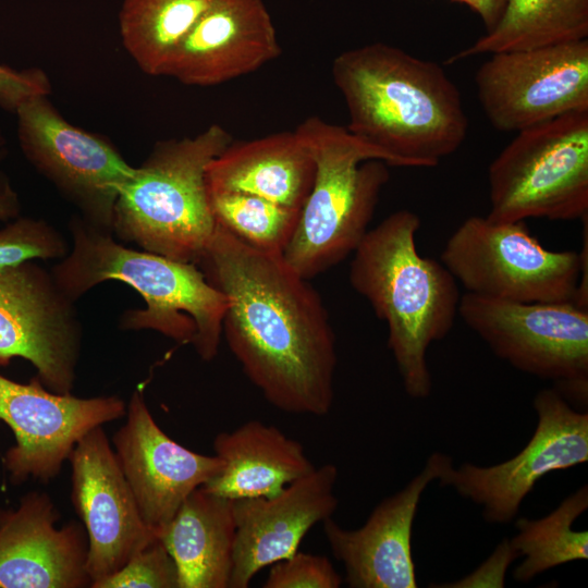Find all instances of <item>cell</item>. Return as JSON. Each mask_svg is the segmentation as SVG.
I'll use <instances>...</instances> for the list:
<instances>
[{
	"label": "cell",
	"mask_w": 588,
	"mask_h": 588,
	"mask_svg": "<svg viewBox=\"0 0 588 588\" xmlns=\"http://www.w3.org/2000/svg\"><path fill=\"white\" fill-rule=\"evenodd\" d=\"M197 266L225 296L222 335L266 401L289 414L327 415L336 342L308 280L282 254L252 247L218 224Z\"/></svg>",
	"instance_id": "cell-1"
},
{
	"label": "cell",
	"mask_w": 588,
	"mask_h": 588,
	"mask_svg": "<svg viewBox=\"0 0 588 588\" xmlns=\"http://www.w3.org/2000/svg\"><path fill=\"white\" fill-rule=\"evenodd\" d=\"M332 77L347 108L346 128L395 167H436L466 139L461 93L433 61L373 42L336 56Z\"/></svg>",
	"instance_id": "cell-2"
},
{
	"label": "cell",
	"mask_w": 588,
	"mask_h": 588,
	"mask_svg": "<svg viewBox=\"0 0 588 588\" xmlns=\"http://www.w3.org/2000/svg\"><path fill=\"white\" fill-rule=\"evenodd\" d=\"M419 228V216L402 209L368 230L353 253L350 282L387 323L406 393L426 399L432 385L428 348L452 330L462 295L442 262L418 253Z\"/></svg>",
	"instance_id": "cell-3"
},
{
	"label": "cell",
	"mask_w": 588,
	"mask_h": 588,
	"mask_svg": "<svg viewBox=\"0 0 588 588\" xmlns=\"http://www.w3.org/2000/svg\"><path fill=\"white\" fill-rule=\"evenodd\" d=\"M69 229L73 247L50 271L71 299L105 281H122L142 295L146 307L125 310L121 329L154 330L180 345L191 344L205 362L217 357L228 302L197 265L126 247L79 216L72 217Z\"/></svg>",
	"instance_id": "cell-4"
},
{
	"label": "cell",
	"mask_w": 588,
	"mask_h": 588,
	"mask_svg": "<svg viewBox=\"0 0 588 588\" xmlns=\"http://www.w3.org/2000/svg\"><path fill=\"white\" fill-rule=\"evenodd\" d=\"M314 162L311 189L283 259L310 280L353 254L368 231L394 160L346 127L308 117L295 130Z\"/></svg>",
	"instance_id": "cell-5"
},
{
	"label": "cell",
	"mask_w": 588,
	"mask_h": 588,
	"mask_svg": "<svg viewBox=\"0 0 588 588\" xmlns=\"http://www.w3.org/2000/svg\"><path fill=\"white\" fill-rule=\"evenodd\" d=\"M234 140L220 124L192 137L155 144L120 189L112 233L123 243L198 265L216 229L206 168Z\"/></svg>",
	"instance_id": "cell-6"
},
{
	"label": "cell",
	"mask_w": 588,
	"mask_h": 588,
	"mask_svg": "<svg viewBox=\"0 0 588 588\" xmlns=\"http://www.w3.org/2000/svg\"><path fill=\"white\" fill-rule=\"evenodd\" d=\"M580 253L553 252L525 221L467 218L452 233L441 262L468 293L518 303L573 301L588 307L587 219Z\"/></svg>",
	"instance_id": "cell-7"
},
{
	"label": "cell",
	"mask_w": 588,
	"mask_h": 588,
	"mask_svg": "<svg viewBox=\"0 0 588 588\" xmlns=\"http://www.w3.org/2000/svg\"><path fill=\"white\" fill-rule=\"evenodd\" d=\"M499 222L584 219L588 215V110L516 132L488 169Z\"/></svg>",
	"instance_id": "cell-8"
},
{
	"label": "cell",
	"mask_w": 588,
	"mask_h": 588,
	"mask_svg": "<svg viewBox=\"0 0 588 588\" xmlns=\"http://www.w3.org/2000/svg\"><path fill=\"white\" fill-rule=\"evenodd\" d=\"M458 315L514 368L550 380L572 405L588 401V308L573 301L518 303L473 293Z\"/></svg>",
	"instance_id": "cell-9"
},
{
	"label": "cell",
	"mask_w": 588,
	"mask_h": 588,
	"mask_svg": "<svg viewBox=\"0 0 588 588\" xmlns=\"http://www.w3.org/2000/svg\"><path fill=\"white\" fill-rule=\"evenodd\" d=\"M537 426L526 445L504 462L455 467L450 457L438 481L462 498L481 506L490 524H509L535 485L553 470L588 461V412L574 407L554 388L540 390L534 399Z\"/></svg>",
	"instance_id": "cell-10"
},
{
	"label": "cell",
	"mask_w": 588,
	"mask_h": 588,
	"mask_svg": "<svg viewBox=\"0 0 588 588\" xmlns=\"http://www.w3.org/2000/svg\"><path fill=\"white\" fill-rule=\"evenodd\" d=\"M20 147L30 164L79 211L86 222L112 232L113 208L136 167L103 137L69 123L48 95L16 108Z\"/></svg>",
	"instance_id": "cell-11"
},
{
	"label": "cell",
	"mask_w": 588,
	"mask_h": 588,
	"mask_svg": "<svg viewBox=\"0 0 588 588\" xmlns=\"http://www.w3.org/2000/svg\"><path fill=\"white\" fill-rule=\"evenodd\" d=\"M82 348V326L51 271L34 260L0 266V366L28 360L50 391L71 394Z\"/></svg>",
	"instance_id": "cell-12"
},
{
	"label": "cell",
	"mask_w": 588,
	"mask_h": 588,
	"mask_svg": "<svg viewBox=\"0 0 588 588\" xmlns=\"http://www.w3.org/2000/svg\"><path fill=\"white\" fill-rule=\"evenodd\" d=\"M491 125L518 132L588 110V39L491 53L475 74Z\"/></svg>",
	"instance_id": "cell-13"
},
{
	"label": "cell",
	"mask_w": 588,
	"mask_h": 588,
	"mask_svg": "<svg viewBox=\"0 0 588 588\" xmlns=\"http://www.w3.org/2000/svg\"><path fill=\"white\" fill-rule=\"evenodd\" d=\"M125 413L117 395L77 397L48 390L36 376L21 383L0 373V420L15 438L2 458L11 482H49L85 433Z\"/></svg>",
	"instance_id": "cell-14"
},
{
	"label": "cell",
	"mask_w": 588,
	"mask_h": 588,
	"mask_svg": "<svg viewBox=\"0 0 588 588\" xmlns=\"http://www.w3.org/2000/svg\"><path fill=\"white\" fill-rule=\"evenodd\" d=\"M69 462L71 501L88 540L86 569L91 587L158 536L142 518L102 426L77 441Z\"/></svg>",
	"instance_id": "cell-15"
},
{
	"label": "cell",
	"mask_w": 588,
	"mask_h": 588,
	"mask_svg": "<svg viewBox=\"0 0 588 588\" xmlns=\"http://www.w3.org/2000/svg\"><path fill=\"white\" fill-rule=\"evenodd\" d=\"M125 416L112 448L142 518L159 536L185 499L220 471L222 462L171 439L139 390L132 393Z\"/></svg>",
	"instance_id": "cell-16"
},
{
	"label": "cell",
	"mask_w": 588,
	"mask_h": 588,
	"mask_svg": "<svg viewBox=\"0 0 588 588\" xmlns=\"http://www.w3.org/2000/svg\"><path fill=\"white\" fill-rule=\"evenodd\" d=\"M339 470L327 463L272 497L233 500L236 525L230 588H247L262 568L298 550L305 535L332 517Z\"/></svg>",
	"instance_id": "cell-17"
},
{
	"label": "cell",
	"mask_w": 588,
	"mask_h": 588,
	"mask_svg": "<svg viewBox=\"0 0 588 588\" xmlns=\"http://www.w3.org/2000/svg\"><path fill=\"white\" fill-rule=\"evenodd\" d=\"M449 455L432 453L424 468L402 490L375 506L356 529L332 517L322 522L333 556L342 562L351 588H416L412 530L424 491L438 480Z\"/></svg>",
	"instance_id": "cell-18"
},
{
	"label": "cell",
	"mask_w": 588,
	"mask_h": 588,
	"mask_svg": "<svg viewBox=\"0 0 588 588\" xmlns=\"http://www.w3.org/2000/svg\"><path fill=\"white\" fill-rule=\"evenodd\" d=\"M60 519L50 495L24 494L0 511V588H85L88 540L82 523Z\"/></svg>",
	"instance_id": "cell-19"
},
{
	"label": "cell",
	"mask_w": 588,
	"mask_h": 588,
	"mask_svg": "<svg viewBox=\"0 0 588 588\" xmlns=\"http://www.w3.org/2000/svg\"><path fill=\"white\" fill-rule=\"evenodd\" d=\"M281 51L262 0H209L166 76L188 86H216L257 71Z\"/></svg>",
	"instance_id": "cell-20"
},
{
	"label": "cell",
	"mask_w": 588,
	"mask_h": 588,
	"mask_svg": "<svg viewBox=\"0 0 588 588\" xmlns=\"http://www.w3.org/2000/svg\"><path fill=\"white\" fill-rule=\"evenodd\" d=\"M314 176V159L295 131L233 140L208 163L205 175L208 193H246L298 210Z\"/></svg>",
	"instance_id": "cell-21"
},
{
	"label": "cell",
	"mask_w": 588,
	"mask_h": 588,
	"mask_svg": "<svg viewBox=\"0 0 588 588\" xmlns=\"http://www.w3.org/2000/svg\"><path fill=\"white\" fill-rule=\"evenodd\" d=\"M212 448L222 467L203 487L231 500L275 495L315 468L299 441L256 419L219 432Z\"/></svg>",
	"instance_id": "cell-22"
},
{
	"label": "cell",
	"mask_w": 588,
	"mask_h": 588,
	"mask_svg": "<svg viewBox=\"0 0 588 588\" xmlns=\"http://www.w3.org/2000/svg\"><path fill=\"white\" fill-rule=\"evenodd\" d=\"M236 525L233 500L194 490L159 534L179 572V588H230Z\"/></svg>",
	"instance_id": "cell-23"
},
{
	"label": "cell",
	"mask_w": 588,
	"mask_h": 588,
	"mask_svg": "<svg viewBox=\"0 0 588 588\" xmlns=\"http://www.w3.org/2000/svg\"><path fill=\"white\" fill-rule=\"evenodd\" d=\"M588 39V0H504L495 25L446 61Z\"/></svg>",
	"instance_id": "cell-24"
},
{
	"label": "cell",
	"mask_w": 588,
	"mask_h": 588,
	"mask_svg": "<svg viewBox=\"0 0 588 588\" xmlns=\"http://www.w3.org/2000/svg\"><path fill=\"white\" fill-rule=\"evenodd\" d=\"M209 0H124L119 28L124 49L151 76H166L172 58Z\"/></svg>",
	"instance_id": "cell-25"
},
{
	"label": "cell",
	"mask_w": 588,
	"mask_h": 588,
	"mask_svg": "<svg viewBox=\"0 0 588 588\" xmlns=\"http://www.w3.org/2000/svg\"><path fill=\"white\" fill-rule=\"evenodd\" d=\"M588 509V488L583 486L566 497L548 515L516 520V535L510 539L524 560L513 571V578L528 583L553 567L588 559V532L573 524Z\"/></svg>",
	"instance_id": "cell-26"
},
{
	"label": "cell",
	"mask_w": 588,
	"mask_h": 588,
	"mask_svg": "<svg viewBox=\"0 0 588 588\" xmlns=\"http://www.w3.org/2000/svg\"><path fill=\"white\" fill-rule=\"evenodd\" d=\"M208 196L216 224L267 253L282 254L301 212L246 193L216 192Z\"/></svg>",
	"instance_id": "cell-27"
},
{
	"label": "cell",
	"mask_w": 588,
	"mask_h": 588,
	"mask_svg": "<svg viewBox=\"0 0 588 588\" xmlns=\"http://www.w3.org/2000/svg\"><path fill=\"white\" fill-rule=\"evenodd\" d=\"M69 250L60 232L42 219L20 216L0 230V266L35 259L60 260Z\"/></svg>",
	"instance_id": "cell-28"
},
{
	"label": "cell",
	"mask_w": 588,
	"mask_h": 588,
	"mask_svg": "<svg viewBox=\"0 0 588 588\" xmlns=\"http://www.w3.org/2000/svg\"><path fill=\"white\" fill-rule=\"evenodd\" d=\"M91 588H179V572L166 546L157 538Z\"/></svg>",
	"instance_id": "cell-29"
},
{
	"label": "cell",
	"mask_w": 588,
	"mask_h": 588,
	"mask_svg": "<svg viewBox=\"0 0 588 588\" xmlns=\"http://www.w3.org/2000/svg\"><path fill=\"white\" fill-rule=\"evenodd\" d=\"M342 577L320 554L299 552L270 565L264 588H339Z\"/></svg>",
	"instance_id": "cell-30"
},
{
	"label": "cell",
	"mask_w": 588,
	"mask_h": 588,
	"mask_svg": "<svg viewBox=\"0 0 588 588\" xmlns=\"http://www.w3.org/2000/svg\"><path fill=\"white\" fill-rule=\"evenodd\" d=\"M48 76L39 69L32 68L16 71L0 65V107L15 112L25 99L35 95H49Z\"/></svg>",
	"instance_id": "cell-31"
},
{
	"label": "cell",
	"mask_w": 588,
	"mask_h": 588,
	"mask_svg": "<svg viewBox=\"0 0 588 588\" xmlns=\"http://www.w3.org/2000/svg\"><path fill=\"white\" fill-rule=\"evenodd\" d=\"M518 558L519 554L511 546L510 539H503L493 553L471 574L451 585H436L434 587H504L506 569Z\"/></svg>",
	"instance_id": "cell-32"
},
{
	"label": "cell",
	"mask_w": 588,
	"mask_h": 588,
	"mask_svg": "<svg viewBox=\"0 0 588 588\" xmlns=\"http://www.w3.org/2000/svg\"><path fill=\"white\" fill-rule=\"evenodd\" d=\"M21 203L9 177L0 171V221L9 222L20 217Z\"/></svg>",
	"instance_id": "cell-33"
},
{
	"label": "cell",
	"mask_w": 588,
	"mask_h": 588,
	"mask_svg": "<svg viewBox=\"0 0 588 588\" xmlns=\"http://www.w3.org/2000/svg\"><path fill=\"white\" fill-rule=\"evenodd\" d=\"M467 5L482 21L487 32L490 30L501 16L504 0H452Z\"/></svg>",
	"instance_id": "cell-34"
},
{
	"label": "cell",
	"mask_w": 588,
	"mask_h": 588,
	"mask_svg": "<svg viewBox=\"0 0 588 588\" xmlns=\"http://www.w3.org/2000/svg\"><path fill=\"white\" fill-rule=\"evenodd\" d=\"M7 155L5 139L0 131V162L4 159Z\"/></svg>",
	"instance_id": "cell-35"
}]
</instances>
